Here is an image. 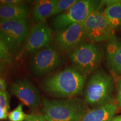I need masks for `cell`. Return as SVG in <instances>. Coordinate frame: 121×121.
<instances>
[{
	"label": "cell",
	"instance_id": "obj_1",
	"mask_svg": "<svg viewBox=\"0 0 121 121\" xmlns=\"http://www.w3.org/2000/svg\"><path fill=\"white\" fill-rule=\"evenodd\" d=\"M86 75L74 67H68L45 79L42 87L48 94L57 98H73L84 88Z\"/></svg>",
	"mask_w": 121,
	"mask_h": 121
},
{
	"label": "cell",
	"instance_id": "obj_17",
	"mask_svg": "<svg viewBox=\"0 0 121 121\" xmlns=\"http://www.w3.org/2000/svg\"><path fill=\"white\" fill-rule=\"evenodd\" d=\"M78 0H56L55 4L51 16L64 13L73 6Z\"/></svg>",
	"mask_w": 121,
	"mask_h": 121
},
{
	"label": "cell",
	"instance_id": "obj_22",
	"mask_svg": "<svg viewBox=\"0 0 121 121\" xmlns=\"http://www.w3.org/2000/svg\"><path fill=\"white\" fill-rule=\"evenodd\" d=\"M117 102L119 107L121 108V76H119V78L117 81Z\"/></svg>",
	"mask_w": 121,
	"mask_h": 121
},
{
	"label": "cell",
	"instance_id": "obj_20",
	"mask_svg": "<svg viewBox=\"0 0 121 121\" xmlns=\"http://www.w3.org/2000/svg\"><path fill=\"white\" fill-rule=\"evenodd\" d=\"M10 95L6 90L0 92V108L9 111L10 109Z\"/></svg>",
	"mask_w": 121,
	"mask_h": 121
},
{
	"label": "cell",
	"instance_id": "obj_16",
	"mask_svg": "<svg viewBox=\"0 0 121 121\" xmlns=\"http://www.w3.org/2000/svg\"><path fill=\"white\" fill-rule=\"evenodd\" d=\"M56 0H41L35 4L32 13V17L35 22H44L52 15Z\"/></svg>",
	"mask_w": 121,
	"mask_h": 121
},
{
	"label": "cell",
	"instance_id": "obj_8",
	"mask_svg": "<svg viewBox=\"0 0 121 121\" xmlns=\"http://www.w3.org/2000/svg\"><path fill=\"white\" fill-rule=\"evenodd\" d=\"M61 58L52 45L34 53L30 60L29 67L34 75L40 76L52 71L60 66Z\"/></svg>",
	"mask_w": 121,
	"mask_h": 121
},
{
	"label": "cell",
	"instance_id": "obj_24",
	"mask_svg": "<svg viewBox=\"0 0 121 121\" xmlns=\"http://www.w3.org/2000/svg\"><path fill=\"white\" fill-rule=\"evenodd\" d=\"M8 111L4 109L0 108V120L7 119L8 117Z\"/></svg>",
	"mask_w": 121,
	"mask_h": 121
},
{
	"label": "cell",
	"instance_id": "obj_10",
	"mask_svg": "<svg viewBox=\"0 0 121 121\" xmlns=\"http://www.w3.org/2000/svg\"><path fill=\"white\" fill-rule=\"evenodd\" d=\"M52 41V31L45 22H39L30 30L25 45V52L34 54L50 45Z\"/></svg>",
	"mask_w": 121,
	"mask_h": 121
},
{
	"label": "cell",
	"instance_id": "obj_4",
	"mask_svg": "<svg viewBox=\"0 0 121 121\" xmlns=\"http://www.w3.org/2000/svg\"><path fill=\"white\" fill-rule=\"evenodd\" d=\"M114 89L112 77L102 70L95 71L90 77L85 91V102L91 106L104 105L110 102Z\"/></svg>",
	"mask_w": 121,
	"mask_h": 121
},
{
	"label": "cell",
	"instance_id": "obj_6",
	"mask_svg": "<svg viewBox=\"0 0 121 121\" xmlns=\"http://www.w3.org/2000/svg\"><path fill=\"white\" fill-rule=\"evenodd\" d=\"M27 19L0 20V39L12 53L17 52L30 31Z\"/></svg>",
	"mask_w": 121,
	"mask_h": 121
},
{
	"label": "cell",
	"instance_id": "obj_14",
	"mask_svg": "<svg viewBox=\"0 0 121 121\" xmlns=\"http://www.w3.org/2000/svg\"><path fill=\"white\" fill-rule=\"evenodd\" d=\"M29 9L24 3L0 5V20L27 19Z\"/></svg>",
	"mask_w": 121,
	"mask_h": 121
},
{
	"label": "cell",
	"instance_id": "obj_2",
	"mask_svg": "<svg viewBox=\"0 0 121 121\" xmlns=\"http://www.w3.org/2000/svg\"><path fill=\"white\" fill-rule=\"evenodd\" d=\"M86 103L78 98L44 99L43 112L47 121H81L89 111Z\"/></svg>",
	"mask_w": 121,
	"mask_h": 121
},
{
	"label": "cell",
	"instance_id": "obj_21",
	"mask_svg": "<svg viewBox=\"0 0 121 121\" xmlns=\"http://www.w3.org/2000/svg\"><path fill=\"white\" fill-rule=\"evenodd\" d=\"M24 121H47L44 116L39 114H31L26 116Z\"/></svg>",
	"mask_w": 121,
	"mask_h": 121
},
{
	"label": "cell",
	"instance_id": "obj_12",
	"mask_svg": "<svg viewBox=\"0 0 121 121\" xmlns=\"http://www.w3.org/2000/svg\"><path fill=\"white\" fill-rule=\"evenodd\" d=\"M107 66L114 75L121 76V40L113 34L105 47Z\"/></svg>",
	"mask_w": 121,
	"mask_h": 121
},
{
	"label": "cell",
	"instance_id": "obj_11",
	"mask_svg": "<svg viewBox=\"0 0 121 121\" xmlns=\"http://www.w3.org/2000/svg\"><path fill=\"white\" fill-rule=\"evenodd\" d=\"M11 91L22 104L30 109H35L41 103L39 90L28 79L18 80L13 83Z\"/></svg>",
	"mask_w": 121,
	"mask_h": 121
},
{
	"label": "cell",
	"instance_id": "obj_13",
	"mask_svg": "<svg viewBox=\"0 0 121 121\" xmlns=\"http://www.w3.org/2000/svg\"><path fill=\"white\" fill-rule=\"evenodd\" d=\"M117 110V105L109 102L89 110L81 121H110Z\"/></svg>",
	"mask_w": 121,
	"mask_h": 121
},
{
	"label": "cell",
	"instance_id": "obj_19",
	"mask_svg": "<svg viewBox=\"0 0 121 121\" xmlns=\"http://www.w3.org/2000/svg\"><path fill=\"white\" fill-rule=\"evenodd\" d=\"M13 60L11 53L0 39V60L7 63H10L12 62Z\"/></svg>",
	"mask_w": 121,
	"mask_h": 121
},
{
	"label": "cell",
	"instance_id": "obj_27",
	"mask_svg": "<svg viewBox=\"0 0 121 121\" xmlns=\"http://www.w3.org/2000/svg\"><path fill=\"white\" fill-rule=\"evenodd\" d=\"M112 121H121V115L118 116L116 117H114L112 119Z\"/></svg>",
	"mask_w": 121,
	"mask_h": 121
},
{
	"label": "cell",
	"instance_id": "obj_7",
	"mask_svg": "<svg viewBox=\"0 0 121 121\" xmlns=\"http://www.w3.org/2000/svg\"><path fill=\"white\" fill-rule=\"evenodd\" d=\"M82 23L87 38L92 42H107L114 34L103 11L92 13Z\"/></svg>",
	"mask_w": 121,
	"mask_h": 121
},
{
	"label": "cell",
	"instance_id": "obj_5",
	"mask_svg": "<svg viewBox=\"0 0 121 121\" xmlns=\"http://www.w3.org/2000/svg\"><path fill=\"white\" fill-rule=\"evenodd\" d=\"M102 57L100 48L89 42H84L69 54V58L74 67L86 75L97 69Z\"/></svg>",
	"mask_w": 121,
	"mask_h": 121
},
{
	"label": "cell",
	"instance_id": "obj_3",
	"mask_svg": "<svg viewBox=\"0 0 121 121\" xmlns=\"http://www.w3.org/2000/svg\"><path fill=\"white\" fill-rule=\"evenodd\" d=\"M103 4V1L96 0L78 1L67 11L52 20L53 29L60 32L72 24L82 23L92 13L99 10Z\"/></svg>",
	"mask_w": 121,
	"mask_h": 121
},
{
	"label": "cell",
	"instance_id": "obj_23",
	"mask_svg": "<svg viewBox=\"0 0 121 121\" xmlns=\"http://www.w3.org/2000/svg\"><path fill=\"white\" fill-rule=\"evenodd\" d=\"M23 1L20 0H0V5L4 4H14L22 3Z\"/></svg>",
	"mask_w": 121,
	"mask_h": 121
},
{
	"label": "cell",
	"instance_id": "obj_25",
	"mask_svg": "<svg viewBox=\"0 0 121 121\" xmlns=\"http://www.w3.org/2000/svg\"><path fill=\"white\" fill-rule=\"evenodd\" d=\"M6 85L5 81L2 77L0 76V92L6 90Z\"/></svg>",
	"mask_w": 121,
	"mask_h": 121
},
{
	"label": "cell",
	"instance_id": "obj_9",
	"mask_svg": "<svg viewBox=\"0 0 121 121\" xmlns=\"http://www.w3.org/2000/svg\"><path fill=\"white\" fill-rule=\"evenodd\" d=\"M86 39L82 23L74 24L59 32L54 38V45L61 52H71Z\"/></svg>",
	"mask_w": 121,
	"mask_h": 121
},
{
	"label": "cell",
	"instance_id": "obj_18",
	"mask_svg": "<svg viewBox=\"0 0 121 121\" xmlns=\"http://www.w3.org/2000/svg\"><path fill=\"white\" fill-rule=\"evenodd\" d=\"M26 116L23 112L22 105L20 104L15 109L9 113L8 117L10 121H24Z\"/></svg>",
	"mask_w": 121,
	"mask_h": 121
},
{
	"label": "cell",
	"instance_id": "obj_15",
	"mask_svg": "<svg viewBox=\"0 0 121 121\" xmlns=\"http://www.w3.org/2000/svg\"><path fill=\"white\" fill-rule=\"evenodd\" d=\"M103 13L113 30L121 29V1H105Z\"/></svg>",
	"mask_w": 121,
	"mask_h": 121
},
{
	"label": "cell",
	"instance_id": "obj_26",
	"mask_svg": "<svg viewBox=\"0 0 121 121\" xmlns=\"http://www.w3.org/2000/svg\"><path fill=\"white\" fill-rule=\"evenodd\" d=\"M7 63L4 62L0 60V72H4L6 67V65Z\"/></svg>",
	"mask_w": 121,
	"mask_h": 121
}]
</instances>
